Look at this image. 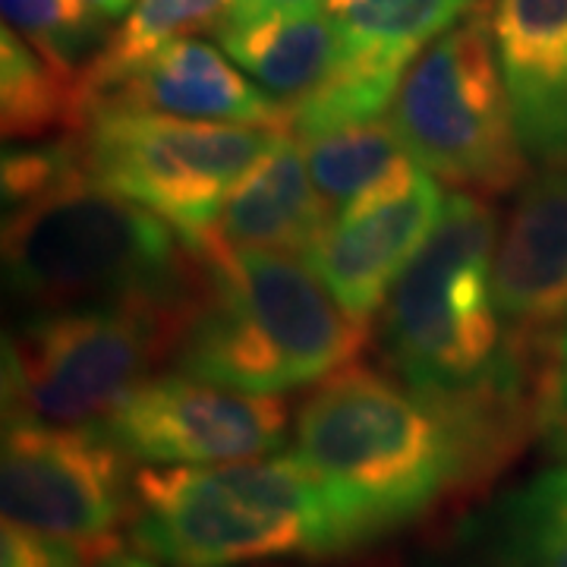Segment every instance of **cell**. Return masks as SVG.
<instances>
[{"mask_svg": "<svg viewBox=\"0 0 567 567\" xmlns=\"http://www.w3.org/2000/svg\"><path fill=\"white\" fill-rule=\"evenodd\" d=\"M130 539L167 567H237L350 551L297 451L212 466H142Z\"/></svg>", "mask_w": 567, "mask_h": 567, "instance_id": "4", "label": "cell"}, {"mask_svg": "<svg viewBox=\"0 0 567 567\" xmlns=\"http://www.w3.org/2000/svg\"><path fill=\"white\" fill-rule=\"evenodd\" d=\"M495 293L517 331L567 319V167L533 181L495 246Z\"/></svg>", "mask_w": 567, "mask_h": 567, "instance_id": "14", "label": "cell"}, {"mask_svg": "<svg viewBox=\"0 0 567 567\" xmlns=\"http://www.w3.org/2000/svg\"><path fill=\"white\" fill-rule=\"evenodd\" d=\"M102 551V548H99ZM95 548H82L35 529L3 520L0 529V567H85Z\"/></svg>", "mask_w": 567, "mask_h": 567, "instance_id": "23", "label": "cell"}, {"mask_svg": "<svg viewBox=\"0 0 567 567\" xmlns=\"http://www.w3.org/2000/svg\"><path fill=\"white\" fill-rule=\"evenodd\" d=\"M281 133V126L95 111L76 148L89 177L155 212L193 252H203L227 196Z\"/></svg>", "mask_w": 567, "mask_h": 567, "instance_id": "8", "label": "cell"}, {"mask_svg": "<svg viewBox=\"0 0 567 567\" xmlns=\"http://www.w3.org/2000/svg\"><path fill=\"white\" fill-rule=\"evenodd\" d=\"M498 221L480 196L451 193L445 212L391 287L382 344L398 379L425 398H466L527 379L517 331L495 293Z\"/></svg>", "mask_w": 567, "mask_h": 567, "instance_id": "5", "label": "cell"}, {"mask_svg": "<svg viewBox=\"0 0 567 567\" xmlns=\"http://www.w3.org/2000/svg\"><path fill=\"white\" fill-rule=\"evenodd\" d=\"M95 111H140L183 121L290 130V114L278 99L249 80L215 44L193 35L167 44L142 63L130 80L104 95Z\"/></svg>", "mask_w": 567, "mask_h": 567, "instance_id": "13", "label": "cell"}, {"mask_svg": "<svg viewBox=\"0 0 567 567\" xmlns=\"http://www.w3.org/2000/svg\"><path fill=\"white\" fill-rule=\"evenodd\" d=\"M85 567H155L148 555H133V551H121V548H102L92 555V561Z\"/></svg>", "mask_w": 567, "mask_h": 567, "instance_id": "25", "label": "cell"}, {"mask_svg": "<svg viewBox=\"0 0 567 567\" xmlns=\"http://www.w3.org/2000/svg\"><path fill=\"white\" fill-rule=\"evenodd\" d=\"M3 25L29 41L41 58L63 70H82L89 44L99 39L102 10L89 0H0Z\"/></svg>", "mask_w": 567, "mask_h": 567, "instance_id": "22", "label": "cell"}, {"mask_svg": "<svg viewBox=\"0 0 567 567\" xmlns=\"http://www.w3.org/2000/svg\"><path fill=\"white\" fill-rule=\"evenodd\" d=\"M309 3H324V0H234L224 20H246L271 10H293V7H309Z\"/></svg>", "mask_w": 567, "mask_h": 567, "instance_id": "24", "label": "cell"}, {"mask_svg": "<svg viewBox=\"0 0 567 567\" xmlns=\"http://www.w3.org/2000/svg\"><path fill=\"white\" fill-rule=\"evenodd\" d=\"M234 0H136L104 44L82 63L80 92L85 121L123 80L174 41L218 29ZM85 126V123H82Z\"/></svg>", "mask_w": 567, "mask_h": 567, "instance_id": "17", "label": "cell"}, {"mask_svg": "<svg viewBox=\"0 0 567 567\" xmlns=\"http://www.w3.org/2000/svg\"><path fill=\"white\" fill-rule=\"evenodd\" d=\"M555 350H558V360L567 365V319L561 322V331H558V341H555Z\"/></svg>", "mask_w": 567, "mask_h": 567, "instance_id": "28", "label": "cell"}, {"mask_svg": "<svg viewBox=\"0 0 567 567\" xmlns=\"http://www.w3.org/2000/svg\"><path fill=\"white\" fill-rule=\"evenodd\" d=\"M488 0H324L347 51L413 66L435 39L466 17L486 10Z\"/></svg>", "mask_w": 567, "mask_h": 567, "instance_id": "20", "label": "cell"}, {"mask_svg": "<svg viewBox=\"0 0 567 567\" xmlns=\"http://www.w3.org/2000/svg\"><path fill=\"white\" fill-rule=\"evenodd\" d=\"M300 142L312 183L331 218L372 199L416 167L394 123L385 117L303 136Z\"/></svg>", "mask_w": 567, "mask_h": 567, "instance_id": "18", "label": "cell"}, {"mask_svg": "<svg viewBox=\"0 0 567 567\" xmlns=\"http://www.w3.org/2000/svg\"><path fill=\"white\" fill-rule=\"evenodd\" d=\"M413 162L461 189L505 193L527 177L486 10L435 39L388 111Z\"/></svg>", "mask_w": 567, "mask_h": 567, "instance_id": "7", "label": "cell"}, {"mask_svg": "<svg viewBox=\"0 0 567 567\" xmlns=\"http://www.w3.org/2000/svg\"><path fill=\"white\" fill-rule=\"evenodd\" d=\"M145 466H212L271 454L284 442L287 406L193 375H155L92 425Z\"/></svg>", "mask_w": 567, "mask_h": 567, "instance_id": "10", "label": "cell"}, {"mask_svg": "<svg viewBox=\"0 0 567 567\" xmlns=\"http://www.w3.org/2000/svg\"><path fill=\"white\" fill-rule=\"evenodd\" d=\"M527 420V388L425 398L350 363L297 410L293 451L357 548L486 476L520 442Z\"/></svg>", "mask_w": 567, "mask_h": 567, "instance_id": "1", "label": "cell"}, {"mask_svg": "<svg viewBox=\"0 0 567 567\" xmlns=\"http://www.w3.org/2000/svg\"><path fill=\"white\" fill-rule=\"evenodd\" d=\"M126 461L92 425L3 423V520L73 546L107 548V536L133 507Z\"/></svg>", "mask_w": 567, "mask_h": 567, "instance_id": "9", "label": "cell"}, {"mask_svg": "<svg viewBox=\"0 0 567 567\" xmlns=\"http://www.w3.org/2000/svg\"><path fill=\"white\" fill-rule=\"evenodd\" d=\"M514 567H567V464L529 480L507 514Z\"/></svg>", "mask_w": 567, "mask_h": 567, "instance_id": "21", "label": "cell"}, {"mask_svg": "<svg viewBox=\"0 0 567 567\" xmlns=\"http://www.w3.org/2000/svg\"><path fill=\"white\" fill-rule=\"evenodd\" d=\"M7 287L35 309L99 303L186 306L199 259L155 212L73 167L7 205Z\"/></svg>", "mask_w": 567, "mask_h": 567, "instance_id": "3", "label": "cell"}, {"mask_svg": "<svg viewBox=\"0 0 567 567\" xmlns=\"http://www.w3.org/2000/svg\"><path fill=\"white\" fill-rule=\"evenodd\" d=\"M328 221L331 215L312 183L303 142L293 130H284L227 196L212 240L306 256Z\"/></svg>", "mask_w": 567, "mask_h": 567, "instance_id": "15", "label": "cell"}, {"mask_svg": "<svg viewBox=\"0 0 567 567\" xmlns=\"http://www.w3.org/2000/svg\"><path fill=\"white\" fill-rule=\"evenodd\" d=\"M186 306L39 309L3 341V423H102L177 344Z\"/></svg>", "mask_w": 567, "mask_h": 567, "instance_id": "6", "label": "cell"}, {"mask_svg": "<svg viewBox=\"0 0 567 567\" xmlns=\"http://www.w3.org/2000/svg\"><path fill=\"white\" fill-rule=\"evenodd\" d=\"M80 70H63L10 25L0 32V130L3 140L35 142L58 130H82Z\"/></svg>", "mask_w": 567, "mask_h": 567, "instance_id": "19", "label": "cell"}, {"mask_svg": "<svg viewBox=\"0 0 567 567\" xmlns=\"http://www.w3.org/2000/svg\"><path fill=\"white\" fill-rule=\"evenodd\" d=\"M447 196L420 164L372 199L331 218L303 259L357 322H369L420 252Z\"/></svg>", "mask_w": 567, "mask_h": 567, "instance_id": "11", "label": "cell"}, {"mask_svg": "<svg viewBox=\"0 0 567 567\" xmlns=\"http://www.w3.org/2000/svg\"><path fill=\"white\" fill-rule=\"evenodd\" d=\"M215 35L224 54L287 111L328 85L347 58L344 35L324 3L221 20Z\"/></svg>", "mask_w": 567, "mask_h": 567, "instance_id": "16", "label": "cell"}, {"mask_svg": "<svg viewBox=\"0 0 567 567\" xmlns=\"http://www.w3.org/2000/svg\"><path fill=\"white\" fill-rule=\"evenodd\" d=\"M546 410L567 429V365L551 379V385H548Z\"/></svg>", "mask_w": 567, "mask_h": 567, "instance_id": "26", "label": "cell"}, {"mask_svg": "<svg viewBox=\"0 0 567 567\" xmlns=\"http://www.w3.org/2000/svg\"><path fill=\"white\" fill-rule=\"evenodd\" d=\"M89 3H95L107 20H111V17H121L123 10L130 7V0H89Z\"/></svg>", "mask_w": 567, "mask_h": 567, "instance_id": "27", "label": "cell"}, {"mask_svg": "<svg viewBox=\"0 0 567 567\" xmlns=\"http://www.w3.org/2000/svg\"><path fill=\"white\" fill-rule=\"evenodd\" d=\"M183 309L177 372L249 394L319 385L353 363L365 324L350 319L303 256L205 244Z\"/></svg>", "mask_w": 567, "mask_h": 567, "instance_id": "2", "label": "cell"}, {"mask_svg": "<svg viewBox=\"0 0 567 567\" xmlns=\"http://www.w3.org/2000/svg\"><path fill=\"white\" fill-rule=\"evenodd\" d=\"M492 35L527 158L567 167V0H492Z\"/></svg>", "mask_w": 567, "mask_h": 567, "instance_id": "12", "label": "cell"}]
</instances>
